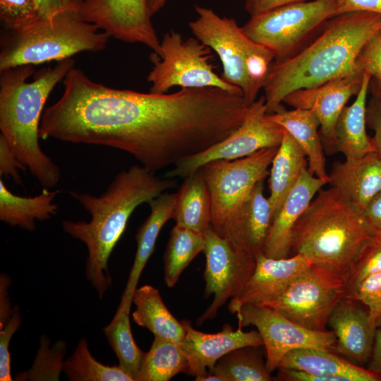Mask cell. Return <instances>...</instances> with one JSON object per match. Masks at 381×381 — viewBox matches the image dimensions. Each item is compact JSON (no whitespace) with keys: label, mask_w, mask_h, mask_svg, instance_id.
<instances>
[{"label":"cell","mask_w":381,"mask_h":381,"mask_svg":"<svg viewBox=\"0 0 381 381\" xmlns=\"http://www.w3.org/2000/svg\"><path fill=\"white\" fill-rule=\"evenodd\" d=\"M61 97L43 111L39 135L110 147L155 172L203 152L216 140L219 109L209 87L143 93L96 83L72 68Z\"/></svg>","instance_id":"1"},{"label":"cell","mask_w":381,"mask_h":381,"mask_svg":"<svg viewBox=\"0 0 381 381\" xmlns=\"http://www.w3.org/2000/svg\"><path fill=\"white\" fill-rule=\"evenodd\" d=\"M177 185L176 179L161 178L142 165H133L119 172L100 195L69 192L91 218L89 222L65 220L63 230L86 246L85 276L100 299L112 283L109 257L133 211Z\"/></svg>","instance_id":"2"},{"label":"cell","mask_w":381,"mask_h":381,"mask_svg":"<svg viewBox=\"0 0 381 381\" xmlns=\"http://www.w3.org/2000/svg\"><path fill=\"white\" fill-rule=\"evenodd\" d=\"M320 34L290 56L272 62L263 89L267 114L274 113L289 93L319 86L355 71L366 42L381 29V15L351 11L337 15L321 26Z\"/></svg>","instance_id":"3"},{"label":"cell","mask_w":381,"mask_h":381,"mask_svg":"<svg viewBox=\"0 0 381 381\" xmlns=\"http://www.w3.org/2000/svg\"><path fill=\"white\" fill-rule=\"evenodd\" d=\"M68 58L54 67L40 70L32 81V65L0 71V130L25 170L43 187L52 188L60 181L59 167L40 147L39 131L43 108L54 87L74 67Z\"/></svg>","instance_id":"4"},{"label":"cell","mask_w":381,"mask_h":381,"mask_svg":"<svg viewBox=\"0 0 381 381\" xmlns=\"http://www.w3.org/2000/svg\"><path fill=\"white\" fill-rule=\"evenodd\" d=\"M370 236L359 212L332 187L321 188L294 226L291 255L301 254L344 278Z\"/></svg>","instance_id":"5"},{"label":"cell","mask_w":381,"mask_h":381,"mask_svg":"<svg viewBox=\"0 0 381 381\" xmlns=\"http://www.w3.org/2000/svg\"><path fill=\"white\" fill-rule=\"evenodd\" d=\"M110 35L83 20L76 9L57 13L1 40L0 71L22 65L61 61L83 52L104 50Z\"/></svg>","instance_id":"6"},{"label":"cell","mask_w":381,"mask_h":381,"mask_svg":"<svg viewBox=\"0 0 381 381\" xmlns=\"http://www.w3.org/2000/svg\"><path fill=\"white\" fill-rule=\"evenodd\" d=\"M211 50L196 37L184 40L174 30L166 32L160 41L159 54L153 52L150 57L153 64L147 78L151 84L150 92L167 93L174 86L214 87L243 95L240 88L226 83L215 73Z\"/></svg>","instance_id":"7"},{"label":"cell","mask_w":381,"mask_h":381,"mask_svg":"<svg viewBox=\"0 0 381 381\" xmlns=\"http://www.w3.org/2000/svg\"><path fill=\"white\" fill-rule=\"evenodd\" d=\"M278 147L234 160H214L200 167L212 198L211 229L224 237L234 216L255 186L270 174Z\"/></svg>","instance_id":"8"},{"label":"cell","mask_w":381,"mask_h":381,"mask_svg":"<svg viewBox=\"0 0 381 381\" xmlns=\"http://www.w3.org/2000/svg\"><path fill=\"white\" fill-rule=\"evenodd\" d=\"M337 13V0L305 1L250 18L242 29L253 41L270 49L274 60H282L293 54L310 35Z\"/></svg>","instance_id":"9"},{"label":"cell","mask_w":381,"mask_h":381,"mask_svg":"<svg viewBox=\"0 0 381 381\" xmlns=\"http://www.w3.org/2000/svg\"><path fill=\"white\" fill-rule=\"evenodd\" d=\"M346 292L342 276L312 264L279 297L265 306L275 308L306 328L324 331L331 313Z\"/></svg>","instance_id":"10"},{"label":"cell","mask_w":381,"mask_h":381,"mask_svg":"<svg viewBox=\"0 0 381 381\" xmlns=\"http://www.w3.org/2000/svg\"><path fill=\"white\" fill-rule=\"evenodd\" d=\"M284 129L267 117L265 96L248 106L243 123L228 137L205 151L183 159L164 177L186 178L214 160L243 158L265 148L279 147Z\"/></svg>","instance_id":"11"},{"label":"cell","mask_w":381,"mask_h":381,"mask_svg":"<svg viewBox=\"0 0 381 381\" xmlns=\"http://www.w3.org/2000/svg\"><path fill=\"white\" fill-rule=\"evenodd\" d=\"M195 20L189 23L195 37L219 56L223 67L221 77L240 88L248 105L254 97L247 75L248 61L259 44L250 39L235 19L221 17L212 9L195 5Z\"/></svg>","instance_id":"12"},{"label":"cell","mask_w":381,"mask_h":381,"mask_svg":"<svg viewBox=\"0 0 381 381\" xmlns=\"http://www.w3.org/2000/svg\"><path fill=\"white\" fill-rule=\"evenodd\" d=\"M238 326H255L263 341L270 373L277 369L283 357L298 349L332 350L337 338L333 331L306 328L268 306L246 304L236 313Z\"/></svg>","instance_id":"13"},{"label":"cell","mask_w":381,"mask_h":381,"mask_svg":"<svg viewBox=\"0 0 381 381\" xmlns=\"http://www.w3.org/2000/svg\"><path fill=\"white\" fill-rule=\"evenodd\" d=\"M205 297L213 296V301L198 318L201 325L214 318L218 310L229 298L237 296L255 267V257L235 246L219 236L211 228L205 234Z\"/></svg>","instance_id":"14"},{"label":"cell","mask_w":381,"mask_h":381,"mask_svg":"<svg viewBox=\"0 0 381 381\" xmlns=\"http://www.w3.org/2000/svg\"><path fill=\"white\" fill-rule=\"evenodd\" d=\"M80 18L119 40L140 43L158 54L160 40L147 0H76Z\"/></svg>","instance_id":"15"},{"label":"cell","mask_w":381,"mask_h":381,"mask_svg":"<svg viewBox=\"0 0 381 381\" xmlns=\"http://www.w3.org/2000/svg\"><path fill=\"white\" fill-rule=\"evenodd\" d=\"M363 73L355 71L317 87L289 93L283 102L296 109L312 111L320 121L322 140L332 149L337 121L349 99L358 93Z\"/></svg>","instance_id":"16"},{"label":"cell","mask_w":381,"mask_h":381,"mask_svg":"<svg viewBox=\"0 0 381 381\" xmlns=\"http://www.w3.org/2000/svg\"><path fill=\"white\" fill-rule=\"evenodd\" d=\"M186 333L181 343L188 361V375L195 378L212 373L222 356L240 347L263 346L258 331L245 332L239 327L234 330L229 324L217 333H205L194 329L190 321H181Z\"/></svg>","instance_id":"17"},{"label":"cell","mask_w":381,"mask_h":381,"mask_svg":"<svg viewBox=\"0 0 381 381\" xmlns=\"http://www.w3.org/2000/svg\"><path fill=\"white\" fill-rule=\"evenodd\" d=\"M255 267L241 291L231 299L228 308L236 313L246 304L265 305L279 297L286 288L312 263L296 254L284 258H272L262 253L255 257Z\"/></svg>","instance_id":"18"},{"label":"cell","mask_w":381,"mask_h":381,"mask_svg":"<svg viewBox=\"0 0 381 381\" xmlns=\"http://www.w3.org/2000/svg\"><path fill=\"white\" fill-rule=\"evenodd\" d=\"M327 325L337 338L332 351L356 365H366L377 329L370 322L367 308L345 294L331 313Z\"/></svg>","instance_id":"19"},{"label":"cell","mask_w":381,"mask_h":381,"mask_svg":"<svg viewBox=\"0 0 381 381\" xmlns=\"http://www.w3.org/2000/svg\"><path fill=\"white\" fill-rule=\"evenodd\" d=\"M327 182L303 171L286 195L272 223L262 253L269 258L291 256L292 232L315 194Z\"/></svg>","instance_id":"20"},{"label":"cell","mask_w":381,"mask_h":381,"mask_svg":"<svg viewBox=\"0 0 381 381\" xmlns=\"http://www.w3.org/2000/svg\"><path fill=\"white\" fill-rule=\"evenodd\" d=\"M328 183L358 212L381 191V158L375 152L361 157L335 162Z\"/></svg>","instance_id":"21"},{"label":"cell","mask_w":381,"mask_h":381,"mask_svg":"<svg viewBox=\"0 0 381 381\" xmlns=\"http://www.w3.org/2000/svg\"><path fill=\"white\" fill-rule=\"evenodd\" d=\"M264 181L255 186L234 216L223 237L254 257L263 252L273 222L270 203L264 195Z\"/></svg>","instance_id":"22"},{"label":"cell","mask_w":381,"mask_h":381,"mask_svg":"<svg viewBox=\"0 0 381 381\" xmlns=\"http://www.w3.org/2000/svg\"><path fill=\"white\" fill-rule=\"evenodd\" d=\"M277 369L320 375L324 381H381L367 368L356 365L330 349L305 348L287 353Z\"/></svg>","instance_id":"23"},{"label":"cell","mask_w":381,"mask_h":381,"mask_svg":"<svg viewBox=\"0 0 381 381\" xmlns=\"http://www.w3.org/2000/svg\"><path fill=\"white\" fill-rule=\"evenodd\" d=\"M176 200L177 193H163L147 203L150 212L135 234V256L118 308L131 310L133 296L141 273L155 250L162 228L172 219Z\"/></svg>","instance_id":"24"},{"label":"cell","mask_w":381,"mask_h":381,"mask_svg":"<svg viewBox=\"0 0 381 381\" xmlns=\"http://www.w3.org/2000/svg\"><path fill=\"white\" fill-rule=\"evenodd\" d=\"M371 78L368 73H363L355 101L345 106L336 123L332 150L341 153L345 159L375 152L372 138L366 133V100Z\"/></svg>","instance_id":"25"},{"label":"cell","mask_w":381,"mask_h":381,"mask_svg":"<svg viewBox=\"0 0 381 381\" xmlns=\"http://www.w3.org/2000/svg\"><path fill=\"white\" fill-rule=\"evenodd\" d=\"M267 117L282 127L300 145L306 155L310 173L328 183L325 157L318 132L320 124L316 115L307 109L286 110L282 105L274 113L267 114Z\"/></svg>","instance_id":"26"},{"label":"cell","mask_w":381,"mask_h":381,"mask_svg":"<svg viewBox=\"0 0 381 381\" xmlns=\"http://www.w3.org/2000/svg\"><path fill=\"white\" fill-rule=\"evenodd\" d=\"M57 190L43 188L34 197H24L13 193L0 180V220L6 224L18 226L28 231L35 229L36 221L49 219L57 213L54 200Z\"/></svg>","instance_id":"27"},{"label":"cell","mask_w":381,"mask_h":381,"mask_svg":"<svg viewBox=\"0 0 381 381\" xmlns=\"http://www.w3.org/2000/svg\"><path fill=\"white\" fill-rule=\"evenodd\" d=\"M270 171L269 202L273 219L280 210L286 195L308 169L304 151L294 138L284 130L281 144L272 161Z\"/></svg>","instance_id":"28"},{"label":"cell","mask_w":381,"mask_h":381,"mask_svg":"<svg viewBox=\"0 0 381 381\" xmlns=\"http://www.w3.org/2000/svg\"><path fill=\"white\" fill-rule=\"evenodd\" d=\"M172 219L176 224L202 234L211 228V194L200 168L184 178Z\"/></svg>","instance_id":"29"},{"label":"cell","mask_w":381,"mask_h":381,"mask_svg":"<svg viewBox=\"0 0 381 381\" xmlns=\"http://www.w3.org/2000/svg\"><path fill=\"white\" fill-rule=\"evenodd\" d=\"M132 303L136 307L132 314L135 323L150 330L155 337L182 342L184 327L169 312L157 289L150 285L137 288Z\"/></svg>","instance_id":"30"},{"label":"cell","mask_w":381,"mask_h":381,"mask_svg":"<svg viewBox=\"0 0 381 381\" xmlns=\"http://www.w3.org/2000/svg\"><path fill=\"white\" fill-rule=\"evenodd\" d=\"M188 361L181 344L155 337L145 353L135 381H168L186 373Z\"/></svg>","instance_id":"31"},{"label":"cell","mask_w":381,"mask_h":381,"mask_svg":"<svg viewBox=\"0 0 381 381\" xmlns=\"http://www.w3.org/2000/svg\"><path fill=\"white\" fill-rule=\"evenodd\" d=\"M205 247V234L176 224L164 255V282L173 287L183 271Z\"/></svg>","instance_id":"32"},{"label":"cell","mask_w":381,"mask_h":381,"mask_svg":"<svg viewBox=\"0 0 381 381\" xmlns=\"http://www.w3.org/2000/svg\"><path fill=\"white\" fill-rule=\"evenodd\" d=\"M262 346H248L230 351L217 362L212 373L224 381H270Z\"/></svg>","instance_id":"33"},{"label":"cell","mask_w":381,"mask_h":381,"mask_svg":"<svg viewBox=\"0 0 381 381\" xmlns=\"http://www.w3.org/2000/svg\"><path fill=\"white\" fill-rule=\"evenodd\" d=\"M130 310L118 308L104 334L119 360V365L135 381L145 352L136 344L131 329Z\"/></svg>","instance_id":"34"},{"label":"cell","mask_w":381,"mask_h":381,"mask_svg":"<svg viewBox=\"0 0 381 381\" xmlns=\"http://www.w3.org/2000/svg\"><path fill=\"white\" fill-rule=\"evenodd\" d=\"M63 373L71 381H134L119 365L109 366L97 361L85 338L80 339L72 356L64 361Z\"/></svg>","instance_id":"35"},{"label":"cell","mask_w":381,"mask_h":381,"mask_svg":"<svg viewBox=\"0 0 381 381\" xmlns=\"http://www.w3.org/2000/svg\"><path fill=\"white\" fill-rule=\"evenodd\" d=\"M45 336L40 339V347L32 367L16 375L15 380H59L63 372L64 358L66 351L64 341H57L52 347Z\"/></svg>","instance_id":"36"},{"label":"cell","mask_w":381,"mask_h":381,"mask_svg":"<svg viewBox=\"0 0 381 381\" xmlns=\"http://www.w3.org/2000/svg\"><path fill=\"white\" fill-rule=\"evenodd\" d=\"M381 272V236H371L351 262L344 277L346 295L368 277Z\"/></svg>","instance_id":"37"},{"label":"cell","mask_w":381,"mask_h":381,"mask_svg":"<svg viewBox=\"0 0 381 381\" xmlns=\"http://www.w3.org/2000/svg\"><path fill=\"white\" fill-rule=\"evenodd\" d=\"M0 20L8 31H18L42 18L33 0H0Z\"/></svg>","instance_id":"38"},{"label":"cell","mask_w":381,"mask_h":381,"mask_svg":"<svg viewBox=\"0 0 381 381\" xmlns=\"http://www.w3.org/2000/svg\"><path fill=\"white\" fill-rule=\"evenodd\" d=\"M348 296L362 303L368 309L373 325L381 327V272L366 278Z\"/></svg>","instance_id":"39"},{"label":"cell","mask_w":381,"mask_h":381,"mask_svg":"<svg viewBox=\"0 0 381 381\" xmlns=\"http://www.w3.org/2000/svg\"><path fill=\"white\" fill-rule=\"evenodd\" d=\"M356 69L381 80V29L361 49L356 61Z\"/></svg>","instance_id":"40"},{"label":"cell","mask_w":381,"mask_h":381,"mask_svg":"<svg viewBox=\"0 0 381 381\" xmlns=\"http://www.w3.org/2000/svg\"><path fill=\"white\" fill-rule=\"evenodd\" d=\"M22 317L18 306H15L8 322L0 328V380H13L11 373L9 344L13 335L20 327Z\"/></svg>","instance_id":"41"},{"label":"cell","mask_w":381,"mask_h":381,"mask_svg":"<svg viewBox=\"0 0 381 381\" xmlns=\"http://www.w3.org/2000/svg\"><path fill=\"white\" fill-rule=\"evenodd\" d=\"M18 170L25 171L12 151L5 138L0 134V175L11 177L16 183H20Z\"/></svg>","instance_id":"42"},{"label":"cell","mask_w":381,"mask_h":381,"mask_svg":"<svg viewBox=\"0 0 381 381\" xmlns=\"http://www.w3.org/2000/svg\"><path fill=\"white\" fill-rule=\"evenodd\" d=\"M361 214L369 234L381 236V191L371 199Z\"/></svg>","instance_id":"43"},{"label":"cell","mask_w":381,"mask_h":381,"mask_svg":"<svg viewBox=\"0 0 381 381\" xmlns=\"http://www.w3.org/2000/svg\"><path fill=\"white\" fill-rule=\"evenodd\" d=\"M366 125L374 132L373 143L375 152L381 158V102L373 96L367 105Z\"/></svg>","instance_id":"44"},{"label":"cell","mask_w":381,"mask_h":381,"mask_svg":"<svg viewBox=\"0 0 381 381\" xmlns=\"http://www.w3.org/2000/svg\"><path fill=\"white\" fill-rule=\"evenodd\" d=\"M42 19L67 9H76V0H33Z\"/></svg>","instance_id":"45"},{"label":"cell","mask_w":381,"mask_h":381,"mask_svg":"<svg viewBox=\"0 0 381 381\" xmlns=\"http://www.w3.org/2000/svg\"><path fill=\"white\" fill-rule=\"evenodd\" d=\"M338 13L368 11L381 15V0H337Z\"/></svg>","instance_id":"46"},{"label":"cell","mask_w":381,"mask_h":381,"mask_svg":"<svg viewBox=\"0 0 381 381\" xmlns=\"http://www.w3.org/2000/svg\"><path fill=\"white\" fill-rule=\"evenodd\" d=\"M308 0H245V9L253 18L278 7Z\"/></svg>","instance_id":"47"},{"label":"cell","mask_w":381,"mask_h":381,"mask_svg":"<svg viewBox=\"0 0 381 381\" xmlns=\"http://www.w3.org/2000/svg\"><path fill=\"white\" fill-rule=\"evenodd\" d=\"M11 280L6 274H1L0 277V328L3 327L11 318L13 309L11 308L8 297V288Z\"/></svg>","instance_id":"48"},{"label":"cell","mask_w":381,"mask_h":381,"mask_svg":"<svg viewBox=\"0 0 381 381\" xmlns=\"http://www.w3.org/2000/svg\"><path fill=\"white\" fill-rule=\"evenodd\" d=\"M367 368L381 378V327L377 328Z\"/></svg>","instance_id":"49"},{"label":"cell","mask_w":381,"mask_h":381,"mask_svg":"<svg viewBox=\"0 0 381 381\" xmlns=\"http://www.w3.org/2000/svg\"><path fill=\"white\" fill-rule=\"evenodd\" d=\"M168 0H147V6L151 16H152L162 9Z\"/></svg>","instance_id":"50"},{"label":"cell","mask_w":381,"mask_h":381,"mask_svg":"<svg viewBox=\"0 0 381 381\" xmlns=\"http://www.w3.org/2000/svg\"><path fill=\"white\" fill-rule=\"evenodd\" d=\"M370 84L373 96L381 102V80L372 78Z\"/></svg>","instance_id":"51"}]
</instances>
